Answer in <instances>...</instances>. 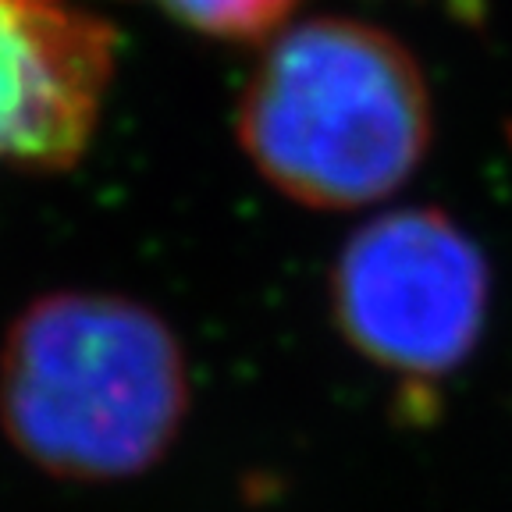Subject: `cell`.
<instances>
[{"label":"cell","instance_id":"obj_1","mask_svg":"<svg viewBox=\"0 0 512 512\" xmlns=\"http://www.w3.org/2000/svg\"><path fill=\"white\" fill-rule=\"evenodd\" d=\"M189 367L168 320L111 292H50L0 349V427L50 477L150 470L182 431Z\"/></svg>","mask_w":512,"mask_h":512},{"label":"cell","instance_id":"obj_2","mask_svg":"<svg viewBox=\"0 0 512 512\" xmlns=\"http://www.w3.org/2000/svg\"><path fill=\"white\" fill-rule=\"evenodd\" d=\"M235 132L281 196L313 210H356L399 192L420 168L431 93L392 32L324 15L264 43Z\"/></svg>","mask_w":512,"mask_h":512},{"label":"cell","instance_id":"obj_3","mask_svg":"<svg viewBox=\"0 0 512 512\" xmlns=\"http://www.w3.org/2000/svg\"><path fill=\"white\" fill-rule=\"evenodd\" d=\"M488 264L441 210H388L352 235L331 274V313L363 360L409 381L463 367L488 317Z\"/></svg>","mask_w":512,"mask_h":512},{"label":"cell","instance_id":"obj_4","mask_svg":"<svg viewBox=\"0 0 512 512\" xmlns=\"http://www.w3.org/2000/svg\"><path fill=\"white\" fill-rule=\"evenodd\" d=\"M114 79V29L75 0H0V164L68 168Z\"/></svg>","mask_w":512,"mask_h":512},{"label":"cell","instance_id":"obj_5","mask_svg":"<svg viewBox=\"0 0 512 512\" xmlns=\"http://www.w3.org/2000/svg\"><path fill=\"white\" fill-rule=\"evenodd\" d=\"M178 25L228 43H267L278 36L303 0H150Z\"/></svg>","mask_w":512,"mask_h":512}]
</instances>
